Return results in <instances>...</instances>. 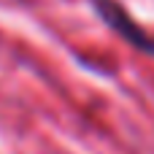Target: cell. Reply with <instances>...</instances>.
Listing matches in <instances>:
<instances>
[{
    "instance_id": "6da1fadb",
    "label": "cell",
    "mask_w": 154,
    "mask_h": 154,
    "mask_svg": "<svg viewBox=\"0 0 154 154\" xmlns=\"http://www.w3.org/2000/svg\"><path fill=\"white\" fill-rule=\"evenodd\" d=\"M89 3H92V8L97 11V16H100L122 41H127L133 49H138V51L154 57V38L125 11V5H122L119 0H89Z\"/></svg>"
}]
</instances>
